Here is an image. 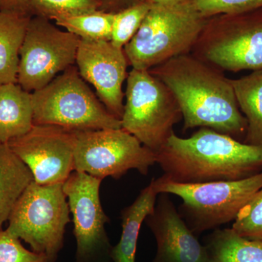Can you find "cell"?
<instances>
[{"mask_svg": "<svg viewBox=\"0 0 262 262\" xmlns=\"http://www.w3.org/2000/svg\"><path fill=\"white\" fill-rule=\"evenodd\" d=\"M168 86L182 112L185 130L206 127L238 139L248 123L236 100L230 79L191 53L149 70Z\"/></svg>", "mask_w": 262, "mask_h": 262, "instance_id": "6da1fadb", "label": "cell"}, {"mask_svg": "<svg viewBox=\"0 0 262 262\" xmlns=\"http://www.w3.org/2000/svg\"><path fill=\"white\" fill-rule=\"evenodd\" d=\"M156 158L163 175L182 184L239 180L262 171V146L206 127L186 139L173 133Z\"/></svg>", "mask_w": 262, "mask_h": 262, "instance_id": "7a4b0ae2", "label": "cell"}, {"mask_svg": "<svg viewBox=\"0 0 262 262\" xmlns=\"http://www.w3.org/2000/svg\"><path fill=\"white\" fill-rule=\"evenodd\" d=\"M207 20L193 0L172 6L152 5L139 30L123 48L128 64L134 70H150L191 53Z\"/></svg>", "mask_w": 262, "mask_h": 262, "instance_id": "3957f363", "label": "cell"}, {"mask_svg": "<svg viewBox=\"0 0 262 262\" xmlns=\"http://www.w3.org/2000/svg\"><path fill=\"white\" fill-rule=\"evenodd\" d=\"M32 101L34 125L72 131L122 127L120 120L108 113L75 65L32 93Z\"/></svg>", "mask_w": 262, "mask_h": 262, "instance_id": "277c9868", "label": "cell"}, {"mask_svg": "<svg viewBox=\"0 0 262 262\" xmlns=\"http://www.w3.org/2000/svg\"><path fill=\"white\" fill-rule=\"evenodd\" d=\"M155 189L175 194L183 203L178 210L194 234H201L234 221L239 211L262 189V171L235 181L182 184L163 175L154 179Z\"/></svg>", "mask_w": 262, "mask_h": 262, "instance_id": "5b68a950", "label": "cell"}, {"mask_svg": "<svg viewBox=\"0 0 262 262\" xmlns=\"http://www.w3.org/2000/svg\"><path fill=\"white\" fill-rule=\"evenodd\" d=\"M191 54L222 72L262 70V10L210 17Z\"/></svg>", "mask_w": 262, "mask_h": 262, "instance_id": "8992f818", "label": "cell"}, {"mask_svg": "<svg viewBox=\"0 0 262 262\" xmlns=\"http://www.w3.org/2000/svg\"><path fill=\"white\" fill-rule=\"evenodd\" d=\"M70 214L63 184L39 185L33 181L12 210L6 230L48 262H56Z\"/></svg>", "mask_w": 262, "mask_h": 262, "instance_id": "52a82bcc", "label": "cell"}, {"mask_svg": "<svg viewBox=\"0 0 262 262\" xmlns=\"http://www.w3.org/2000/svg\"><path fill=\"white\" fill-rule=\"evenodd\" d=\"M121 127L157 154L182 119L168 86L149 70L132 69L127 77Z\"/></svg>", "mask_w": 262, "mask_h": 262, "instance_id": "ba28073f", "label": "cell"}, {"mask_svg": "<svg viewBox=\"0 0 262 262\" xmlns=\"http://www.w3.org/2000/svg\"><path fill=\"white\" fill-rule=\"evenodd\" d=\"M74 171L119 179L130 170L142 175L157 163L156 154L123 128L75 131Z\"/></svg>", "mask_w": 262, "mask_h": 262, "instance_id": "9c48e42d", "label": "cell"}, {"mask_svg": "<svg viewBox=\"0 0 262 262\" xmlns=\"http://www.w3.org/2000/svg\"><path fill=\"white\" fill-rule=\"evenodd\" d=\"M80 39L48 19L31 17L20 51L17 83L29 93L47 85L75 65Z\"/></svg>", "mask_w": 262, "mask_h": 262, "instance_id": "30bf717a", "label": "cell"}, {"mask_svg": "<svg viewBox=\"0 0 262 262\" xmlns=\"http://www.w3.org/2000/svg\"><path fill=\"white\" fill-rule=\"evenodd\" d=\"M102 181L73 171L63 184L77 243L75 262H108L111 259L113 246L105 229L110 220L100 198Z\"/></svg>", "mask_w": 262, "mask_h": 262, "instance_id": "8fae6325", "label": "cell"}, {"mask_svg": "<svg viewBox=\"0 0 262 262\" xmlns=\"http://www.w3.org/2000/svg\"><path fill=\"white\" fill-rule=\"evenodd\" d=\"M75 131L55 125H34L8 142L39 185L63 184L74 171Z\"/></svg>", "mask_w": 262, "mask_h": 262, "instance_id": "7c38bea8", "label": "cell"}, {"mask_svg": "<svg viewBox=\"0 0 262 262\" xmlns=\"http://www.w3.org/2000/svg\"><path fill=\"white\" fill-rule=\"evenodd\" d=\"M75 63L82 78L94 86L108 113L120 120L125 104L122 86L129 65L124 50L110 41L80 39Z\"/></svg>", "mask_w": 262, "mask_h": 262, "instance_id": "4fadbf2b", "label": "cell"}, {"mask_svg": "<svg viewBox=\"0 0 262 262\" xmlns=\"http://www.w3.org/2000/svg\"><path fill=\"white\" fill-rule=\"evenodd\" d=\"M158 195L154 210L144 221L157 244L151 262H208L206 247L189 228L168 194Z\"/></svg>", "mask_w": 262, "mask_h": 262, "instance_id": "5bb4252c", "label": "cell"}, {"mask_svg": "<svg viewBox=\"0 0 262 262\" xmlns=\"http://www.w3.org/2000/svg\"><path fill=\"white\" fill-rule=\"evenodd\" d=\"M33 125L32 93L18 83L0 85V144L24 135Z\"/></svg>", "mask_w": 262, "mask_h": 262, "instance_id": "9a60e30c", "label": "cell"}, {"mask_svg": "<svg viewBox=\"0 0 262 262\" xmlns=\"http://www.w3.org/2000/svg\"><path fill=\"white\" fill-rule=\"evenodd\" d=\"M158 196L153 179L149 185L141 191L136 201L122 210L121 237L118 244L113 246L110 253L114 262H135L141 225L154 210Z\"/></svg>", "mask_w": 262, "mask_h": 262, "instance_id": "2e32d148", "label": "cell"}, {"mask_svg": "<svg viewBox=\"0 0 262 262\" xmlns=\"http://www.w3.org/2000/svg\"><path fill=\"white\" fill-rule=\"evenodd\" d=\"M34 181L28 167L7 144H0V229L29 184Z\"/></svg>", "mask_w": 262, "mask_h": 262, "instance_id": "e0dca14e", "label": "cell"}, {"mask_svg": "<svg viewBox=\"0 0 262 262\" xmlns=\"http://www.w3.org/2000/svg\"><path fill=\"white\" fill-rule=\"evenodd\" d=\"M31 17L0 12V85L18 82L20 51Z\"/></svg>", "mask_w": 262, "mask_h": 262, "instance_id": "ac0fdd59", "label": "cell"}, {"mask_svg": "<svg viewBox=\"0 0 262 262\" xmlns=\"http://www.w3.org/2000/svg\"><path fill=\"white\" fill-rule=\"evenodd\" d=\"M230 82L239 110L247 120L244 143L262 146V70Z\"/></svg>", "mask_w": 262, "mask_h": 262, "instance_id": "d6986e66", "label": "cell"}, {"mask_svg": "<svg viewBox=\"0 0 262 262\" xmlns=\"http://www.w3.org/2000/svg\"><path fill=\"white\" fill-rule=\"evenodd\" d=\"M205 247L208 262H262V241L246 238L232 228L215 229Z\"/></svg>", "mask_w": 262, "mask_h": 262, "instance_id": "ffe728a7", "label": "cell"}, {"mask_svg": "<svg viewBox=\"0 0 262 262\" xmlns=\"http://www.w3.org/2000/svg\"><path fill=\"white\" fill-rule=\"evenodd\" d=\"M115 13L101 10L66 17L55 20L57 27L66 29L81 39L87 41H110Z\"/></svg>", "mask_w": 262, "mask_h": 262, "instance_id": "44dd1931", "label": "cell"}, {"mask_svg": "<svg viewBox=\"0 0 262 262\" xmlns=\"http://www.w3.org/2000/svg\"><path fill=\"white\" fill-rule=\"evenodd\" d=\"M152 4L140 0L135 5L115 13L110 42L117 48H122L130 42L139 30Z\"/></svg>", "mask_w": 262, "mask_h": 262, "instance_id": "7402d4cb", "label": "cell"}, {"mask_svg": "<svg viewBox=\"0 0 262 262\" xmlns=\"http://www.w3.org/2000/svg\"><path fill=\"white\" fill-rule=\"evenodd\" d=\"M32 16L57 19L91 13L99 9L96 0H29Z\"/></svg>", "mask_w": 262, "mask_h": 262, "instance_id": "603a6c76", "label": "cell"}, {"mask_svg": "<svg viewBox=\"0 0 262 262\" xmlns=\"http://www.w3.org/2000/svg\"><path fill=\"white\" fill-rule=\"evenodd\" d=\"M232 229L246 238L262 241V189L239 211Z\"/></svg>", "mask_w": 262, "mask_h": 262, "instance_id": "cb8c5ba5", "label": "cell"}, {"mask_svg": "<svg viewBox=\"0 0 262 262\" xmlns=\"http://www.w3.org/2000/svg\"><path fill=\"white\" fill-rule=\"evenodd\" d=\"M206 18L221 14H237L262 10V0H193Z\"/></svg>", "mask_w": 262, "mask_h": 262, "instance_id": "d4e9b609", "label": "cell"}, {"mask_svg": "<svg viewBox=\"0 0 262 262\" xmlns=\"http://www.w3.org/2000/svg\"><path fill=\"white\" fill-rule=\"evenodd\" d=\"M0 262H48L46 256L24 247L20 239L0 229Z\"/></svg>", "mask_w": 262, "mask_h": 262, "instance_id": "484cf974", "label": "cell"}, {"mask_svg": "<svg viewBox=\"0 0 262 262\" xmlns=\"http://www.w3.org/2000/svg\"><path fill=\"white\" fill-rule=\"evenodd\" d=\"M0 12L32 16L29 0H0Z\"/></svg>", "mask_w": 262, "mask_h": 262, "instance_id": "4316f807", "label": "cell"}, {"mask_svg": "<svg viewBox=\"0 0 262 262\" xmlns=\"http://www.w3.org/2000/svg\"><path fill=\"white\" fill-rule=\"evenodd\" d=\"M99 5V10L106 13H116L129 8L140 0H96Z\"/></svg>", "mask_w": 262, "mask_h": 262, "instance_id": "83f0119b", "label": "cell"}, {"mask_svg": "<svg viewBox=\"0 0 262 262\" xmlns=\"http://www.w3.org/2000/svg\"><path fill=\"white\" fill-rule=\"evenodd\" d=\"M152 5H163V6H172L182 3L184 0H146Z\"/></svg>", "mask_w": 262, "mask_h": 262, "instance_id": "f1b7e54d", "label": "cell"}]
</instances>
